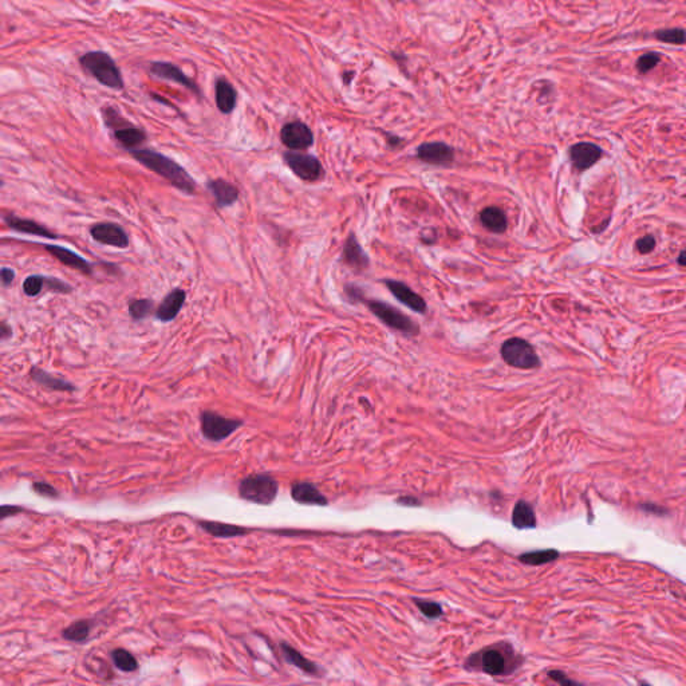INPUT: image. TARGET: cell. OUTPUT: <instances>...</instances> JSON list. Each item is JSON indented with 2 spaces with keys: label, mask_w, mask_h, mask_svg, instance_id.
Listing matches in <instances>:
<instances>
[{
  "label": "cell",
  "mask_w": 686,
  "mask_h": 686,
  "mask_svg": "<svg viewBox=\"0 0 686 686\" xmlns=\"http://www.w3.org/2000/svg\"><path fill=\"white\" fill-rule=\"evenodd\" d=\"M129 153L134 160H137L140 164H143L147 169L161 176L163 178H165L178 191H181L187 195L196 194L197 185L195 180L180 164H177L168 156H165L160 152H156L153 149H144V147L133 149Z\"/></svg>",
  "instance_id": "obj_1"
},
{
  "label": "cell",
  "mask_w": 686,
  "mask_h": 686,
  "mask_svg": "<svg viewBox=\"0 0 686 686\" xmlns=\"http://www.w3.org/2000/svg\"><path fill=\"white\" fill-rule=\"evenodd\" d=\"M79 66L83 73L93 76L102 86L112 90H123L125 87L123 72L106 51H89L79 58Z\"/></svg>",
  "instance_id": "obj_2"
},
{
  "label": "cell",
  "mask_w": 686,
  "mask_h": 686,
  "mask_svg": "<svg viewBox=\"0 0 686 686\" xmlns=\"http://www.w3.org/2000/svg\"><path fill=\"white\" fill-rule=\"evenodd\" d=\"M468 669L481 670L488 676H507L519 666L510 645H495L470 656L466 662Z\"/></svg>",
  "instance_id": "obj_3"
},
{
  "label": "cell",
  "mask_w": 686,
  "mask_h": 686,
  "mask_svg": "<svg viewBox=\"0 0 686 686\" xmlns=\"http://www.w3.org/2000/svg\"><path fill=\"white\" fill-rule=\"evenodd\" d=\"M101 112L103 123L113 132L114 140L127 152L141 147L147 141V132L127 121L116 107L105 105Z\"/></svg>",
  "instance_id": "obj_4"
},
{
  "label": "cell",
  "mask_w": 686,
  "mask_h": 686,
  "mask_svg": "<svg viewBox=\"0 0 686 686\" xmlns=\"http://www.w3.org/2000/svg\"><path fill=\"white\" fill-rule=\"evenodd\" d=\"M278 481L267 473H253L242 479L239 496L249 503L271 506L278 496Z\"/></svg>",
  "instance_id": "obj_5"
},
{
  "label": "cell",
  "mask_w": 686,
  "mask_h": 686,
  "mask_svg": "<svg viewBox=\"0 0 686 686\" xmlns=\"http://www.w3.org/2000/svg\"><path fill=\"white\" fill-rule=\"evenodd\" d=\"M243 424L242 419L228 418L211 410H202L200 413L201 435L208 441L220 442L228 439L242 428Z\"/></svg>",
  "instance_id": "obj_6"
},
{
  "label": "cell",
  "mask_w": 686,
  "mask_h": 686,
  "mask_svg": "<svg viewBox=\"0 0 686 686\" xmlns=\"http://www.w3.org/2000/svg\"><path fill=\"white\" fill-rule=\"evenodd\" d=\"M368 310L380 319L382 323H385L388 327L393 330H397L399 333H404L406 335H417L419 329L415 320L397 310L391 304L381 302V300H368L366 302Z\"/></svg>",
  "instance_id": "obj_7"
},
{
  "label": "cell",
  "mask_w": 686,
  "mask_h": 686,
  "mask_svg": "<svg viewBox=\"0 0 686 686\" xmlns=\"http://www.w3.org/2000/svg\"><path fill=\"white\" fill-rule=\"evenodd\" d=\"M501 357L510 366L516 368H537L540 366L535 349L521 338H511L503 343Z\"/></svg>",
  "instance_id": "obj_8"
},
{
  "label": "cell",
  "mask_w": 686,
  "mask_h": 686,
  "mask_svg": "<svg viewBox=\"0 0 686 686\" xmlns=\"http://www.w3.org/2000/svg\"><path fill=\"white\" fill-rule=\"evenodd\" d=\"M283 158L287 167L303 181H317L323 174L320 161L311 154L289 150L283 154Z\"/></svg>",
  "instance_id": "obj_9"
},
{
  "label": "cell",
  "mask_w": 686,
  "mask_h": 686,
  "mask_svg": "<svg viewBox=\"0 0 686 686\" xmlns=\"http://www.w3.org/2000/svg\"><path fill=\"white\" fill-rule=\"evenodd\" d=\"M147 70H149V74H152V76L163 79V81H169V82H173V83H177V85L185 87L187 90H189L191 93L196 94L197 97H201V92H200L198 86L195 83V81L191 79L187 74L184 73L174 63H171V62H152L149 65Z\"/></svg>",
  "instance_id": "obj_10"
},
{
  "label": "cell",
  "mask_w": 686,
  "mask_h": 686,
  "mask_svg": "<svg viewBox=\"0 0 686 686\" xmlns=\"http://www.w3.org/2000/svg\"><path fill=\"white\" fill-rule=\"evenodd\" d=\"M280 140L290 150H304L313 145L314 134L306 123L293 121L282 127Z\"/></svg>",
  "instance_id": "obj_11"
},
{
  "label": "cell",
  "mask_w": 686,
  "mask_h": 686,
  "mask_svg": "<svg viewBox=\"0 0 686 686\" xmlns=\"http://www.w3.org/2000/svg\"><path fill=\"white\" fill-rule=\"evenodd\" d=\"M90 236L99 245L126 248L129 236L121 225L114 222H99L90 228Z\"/></svg>",
  "instance_id": "obj_12"
},
{
  "label": "cell",
  "mask_w": 686,
  "mask_h": 686,
  "mask_svg": "<svg viewBox=\"0 0 686 686\" xmlns=\"http://www.w3.org/2000/svg\"><path fill=\"white\" fill-rule=\"evenodd\" d=\"M43 247L52 255L56 260H59L63 266L70 267L73 270L79 271L83 275H92L93 273V264L87 262L85 258L78 255L76 252H73L72 249L56 245H43Z\"/></svg>",
  "instance_id": "obj_13"
},
{
  "label": "cell",
  "mask_w": 686,
  "mask_h": 686,
  "mask_svg": "<svg viewBox=\"0 0 686 686\" xmlns=\"http://www.w3.org/2000/svg\"><path fill=\"white\" fill-rule=\"evenodd\" d=\"M421 161L430 165H448L455 158L453 149L444 143H425L417 149Z\"/></svg>",
  "instance_id": "obj_14"
},
{
  "label": "cell",
  "mask_w": 686,
  "mask_h": 686,
  "mask_svg": "<svg viewBox=\"0 0 686 686\" xmlns=\"http://www.w3.org/2000/svg\"><path fill=\"white\" fill-rule=\"evenodd\" d=\"M3 220H4V222L11 229H14L17 232H21V233H27V235H32V236H38V238H45V239H50V240H55V239L59 238L58 235H55L54 232H51L48 227L39 224L38 221L25 219V218H19V216H17L14 214L4 215Z\"/></svg>",
  "instance_id": "obj_15"
},
{
  "label": "cell",
  "mask_w": 686,
  "mask_h": 686,
  "mask_svg": "<svg viewBox=\"0 0 686 686\" xmlns=\"http://www.w3.org/2000/svg\"><path fill=\"white\" fill-rule=\"evenodd\" d=\"M385 284L398 302L404 303L406 307H409L410 310L416 311L418 314L426 313V302L424 300V298H421L405 283L398 280H385Z\"/></svg>",
  "instance_id": "obj_16"
},
{
  "label": "cell",
  "mask_w": 686,
  "mask_h": 686,
  "mask_svg": "<svg viewBox=\"0 0 686 686\" xmlns=\"http://www.w3.org/2000/svg\"><path fill=\"white\" fill-rule=\"evenodd\" d=\"M602 149L591 143H579L570 149V158L578 171H586L602 157Z\"/></svg>",
  "instance_id": "obj_17"
},
{
  "label": "cell",
  "mask_w": 686,
  "mask_h": 686,
  "mask_svg": "<svg viewBox=\"0 0 686 686\" xmlns=\"http://www.w3.org/2000/svg\"><path fill=\"white\" fill-rule=\"evenodd\" d=\"M187 300V293L181 289H174L169 294L167 295L160 306L156 310V318L160 322L168 323L174 320L176 317L180 314L183 310V306Z\"/></svg>",
  "instance_id": "obj_18"
},
{
  "label": "cell",
  "mask_w": 686,
  "mask_h": 686,
  "mask_svg": "<svg viewBox=\"0 0 686 686\" xmlns=\"http://www.w3.org/2000/svg\"><path fill=\"white\" fill-rule=\"evenodd\" d=\"M207 188L212 194V196L215 198V204L219 209L228 208L239 200V189L233 184L222 178L209 180Z\"/></svg>",
  "instance_id": "obj_19"
},
{
  "label": "cell",
  "mask_w": 686,
  "mask_h": 686,
  "mask_svg": "<svg viewBox=\"0 0 686 686\" xmlns=\"http://www.w3.org/2000/svg\"><path fill=\"white\" fill-rule=\"evenodd\" d=\"M215 99L219 112L222 114H231L238 102V93L233 85L224 76H219L215 83Z\"/></svg>",
  "instance_id": "obj_20"
},
{
  "label": "cell",
  "mask_w": 686,
  "mask_h": 686,
  "mask_svg": "<svg viewBox=\"0 0 686 686\" xmlns=\"http://www.w3.org/2000/svg\"><path fill=\"white\" fill-rule=\"evenodd\" d=\"M291 496L296 503L306 506H327V499L323 493L309 481H296L291 487Z\"/></svg>",
  "instance_id": "obj_21"
},
{
  "label": "cell",
  "mask_w": 686,
  "mask_h": 686,
  "mask_svg": "<svg viewBox=\"0 0 686 686\" xmlns=\"http://www.w3.org/2000/svg\"><path fill=\"white\" fill-rule=\"evenodd\" d=\"M198 526L207 534L212 535L214 538H220V539H231V538L245 537L248 532H251L249 528H245L242 526L221 523V521H211V520H201V521H198Z\"/></svg>",
  "instance_id": "obj_22"
},
{
  "label": "cell",
  "mask_w": 686,
  "mask_h": 686,
  "mask_svg": "<svg viewBox=\"0 0 686 686\" xmlns=\"http://www.w3.org/2000/svg\"><path fill=\"white\" fill-rule=\"evenodd\" d=\"M343 259L355 271H365L368 267V256L365 253L364 248L357 242L354 235H350L344 243L343 248Z\"/></svg>",
  "instance_id": "obj_23"
},
{
  "label": "cell",
  "mask_w": 686,
  "mask_h": 686,
  "mask_svg": "<svg viewBox=\"0 0 686 686\" xmlns=\"http://www.w3.org/2000/svg\"><path fill=\"white\" fill-rule=\"evenodd\" d=\"M30 377L34 382L39 384L41 386L46 388V389H50V391H55V392H67L73 393L75 391V386H74L72 382L66 381V380H62V378H58V377H54L52 374H50L48 371L42 370L39 368H31L30 370Z\"/></svg>",
  "instance_id": "obj_24"
},
{
  "label": "cell",
  "mask_w": 686,
  "mask_h": 686,
  "mask_svg": "<svg viewBox=\"0 0 686 686\" xmlns=\"http://www.w3.org/2000/svg\"><path fill=\"white\" fill-rule=\"evenodd\" d=\"M512 524H514V528H519V530L535 528L537 516H535L534 508L530 503H527L524 500H519L514 504V512H512Z\"/></svg>",
  "instance_id": "obj_25"
},
{
  "label": "cell",
  "mask_w": 686,
  "mask_h": 686,
  "mask_svg": "<svg viewBox=\"0 0 686 686\" xmlns=\"http://www.w3.org/2000/svg\"><path fill=\"white\" fill-rule=\"evenodd\" d=\"M93 627H94V622L93 621H90V619H78V621H74L73 623H70L67 627H65L62 630V637H63V639L69 641V642L82 643V642H86L90 638Z\"/></svg>",
  "instance_id": "obj_26"
},
{
  "label": "cell",
  "mask_w": 686,
  "mask_h": 686,
  "mask_svg": "<svg viewBox=\"0 0 686 686\" xmlns=\"http://www.w3.org/2000/svg\"><path fill=\"white\" fill-rule=\"evenodd\" d=\"M280 649H282L283 657L286 658V661L289 662V663L294 665L295 667L300 669L302 672H304L307 674H311V676H317L318 674V666L314 662L307 660L304 656H302L293 646H290L286 642H282L280 643Z\"/></svg>",
  "instance_id": "obj_27"
},
{
  "label": "cell",
  "mask_w": 686,
  "mask_h": 686,
  "mask_svg": "<svg viewBox=\"0 0 686 686\" xmlns=\"http://www.w3.org/2000/svg\"><path fill=\"white\" fill-rule=\"evenodd\" d=\"M480 220L488 231L495 233H503L508 225L506 214L497 207L486 208L480 215Z\"/></svg>",
  "instance_id": "obj_28"
},
{
  "label": "cell",
  "mask_w": 686,
  "mask_h": 686,
  "mask_svg": "<svg viewBox=\"0 0 686 686\" xmlns=\"http://www.w3.org/2000/svg\"><path fill=\"white\" fill-rule=\"evenodd\" d=\"M110 657H112V661L114 663V666L121 670V672H125V673H133L138 669V661L137 658L126 649H123V647H118V649H114L112 653H110Z\"/></svg>",
  "instance_id": "obj_29"
},
{
  "label": "cell",
  "mask_w": 686,
  "mask_h": 686,
  "mask_svg": "<svg viewBox=\"0 0 686 686\" xmlns=\"http://www.w3.org/2000/svg\"><path fill=\"white\" fill-rule=\"evenodd\" d=\"M559 557V552L555 550H541V551H532L527 552L519 557L520 562L530 565H540V564L550 563L557 561Z\"/></svg>",
  "instance_id": "obj_30"
},
{
  "label": "cell",
  "mask_w": 686,
  "mask_h": 686,
  "mask_svg": "<svg viewBox=\"0 0 686 686\" xmlns=\"http://www.w3.org/2000/svg\"><path fill=\"white\" fill-rule=\"evenodd\" d=\"M127 306L130 317L136 322L147 319L154 310V303L150 299H133Z\"/></svg>",
  "instance_id": "obj_31"
},
{
  "label": "cell",
  "mask_w": 686,
  "mask_h": 686,
  "mask_svg": "<svg viewBox=\"0 0 686 686\" xmlns=\"http://www.w3.org/2000/svg\"><path fill=\"white\" fill-rule=\"evenodd\" d=\"M46 289V276L31 275L23 282V293L27 296H37Z\"/></svg>",
  "instance_id": "obj_32"
},
{
  "label": "cell",
  "mask_w": 686,
  "mask_h": 686,
  "mask_svg": "<svg viewBox=\"0 0 686 686\" xmlns=\"http://www.w3.org/2000/svg\"><path fill=\"white\" fill-rule=\"evenodd\" d=\"M657 38L669 45H683L685 43L686 32L681 28H669L657 32Z\"/></svg>",
  "instance_id": "obj_33"
},
{
  "label": "cell",
  "mask_w": 686,
  "mask_h": 686,
  "mask_svg": "<svg viewBox=\"0 0 686 686\" xmlns=\"http://www.w3.org/2000/svg\"><path fill=\"white\" fill-rule=\"evenodd\" d=\"M413 602L416 603L419 612L429 619H437L444 614L441 605L437 602H429V601H422V599H417V598L413 599Z\"/></svg>",
  "instance_id": "obj_34"
},
{
  "label": "cell",
  "mask_w": 686,
  "mask_h": 686,
  "mask_svg": "<svg viewBox=\"0 0 686 686\" xmlns=\"http://www.w3.org/2000/svg\"><path fill=\"white\" fill-rule=\"evenodd\" d=\"M661 56L657 54V52H649V54H645L642 55L637 62L638 70L641 73H647L650 72L652 69H654L658 62H660Z\"/></svg>",
  "instance_id": "obj_35"
},
{
  "label": "cell",
  "mask_w": 686,
  "mask_h": 686,
  "mask_svg": "<svg viewBox=\"0 0 686 686\" xmlns=\"http://www.w3.org/2000/svg\"><path fill=\"white\" fill-rule=\"evenodd\" d=\"M32 490L39 495V496H43V497H48V499H58L59 497V492L56 488H54L51 484L46 483V481H35L32 484Z\"/></svg>",
  "instance_id": "obj_36"
},
{
  "label": "cell",
  "mask_w": 686,
  "mask_h": 686,
  "mask_svg": "<svg viewBox=\"0 0 686 686\" xmlns=\"http://www.w3.org/2000/svg\"><path fill=\"white\" fill-rule=\"evenodd\" d=\"M656 247V239L650 235L641 238L637 242V249L641 253H649Z\"/></svg>",
  "instance_id": "obj_37"
},
{
  "label": "cell",
  "mask_w": 686,
  "mask_h": 686,
  "mask_svg": "<svg viewBox=\"0 0 686 686\" xmlns=\"http://www.w3.org/2000/svg\"><path fill=\"white\" fill-rule=\"evenodd\" d=\"M0 276H1L3 287H10L11 283L15 280V271L12 269H8V267H3L0 271Z\"/></svg>",
  "instance_id": "obj_38"
},
{
  "label": "cell",
  "mask_w": 686,
  "mask_h": 686,
  "mask_svg": "<svg viewBox=\"0 0 686 686\" xmlns=\"http://www.w3.org/2000/svg\"><path fill=\"white\" fill-rule=\"evenodd\" d=\"M23 511L22 507H18V506H1L0 508V519L4 520L10 516H17L18 514H21Z\"/></svg>",
  "instance_id": "obj_39"
},
{
  "label": "cell",
  "mask_w": 686,
  "mask_h": 686,
  "mask_svg": "<svg viewBox=\"0 0 686 686\" xmlns=\"http://www.w3.org/2000/svg\"><path fill=\"white\" fill-rule=\"evenodd\" d=\"M548 676H550V678H552L554 681H557V683H558V684H561V685H574V684H575L574 681L568 680V678L565 677V674H563L562 672H557V670H554V672H550V673H548Z\"/></svg>",
  "instance_id": "obj_40"
},
{
  "label": "cell",
  "mask_w": 686,
  "mask_h": 686,
  "mask_svg": "<svg viewBox=\"0 0 686 686\" xmlns=\"http://www.w3.org/2000/svg\"><path fill=\"white\" fill-rule=\"evenodd\" d=\"M12 335V330L10 329V326L6 323V322H1V327H0V337L3 340H7Z\"/></svg>",
  "instance_id": "obj_41"
},
{
  "label": "cell",
  "mask_w": 686,
  "mask_h": 686,
  "mask_svg": "<svg viewBox=\"0 0 686 686\" xmlns=\"http://www.w3.org/2000/svg\"><path fill=\"white\" fill-rule=\"evenodd\" d=\"M398 503H402V506H419V500H417L415 497H401L397 500Z\"/></svg>",
  "instance_id": "obj_42"
},
{
  "label": "cell",
  "mask_w": 686,
  "mask_h": 686,
  "mask_svg": "<svg viewBox=\"0 0 686 686\" xmlns=\"http://www.w3.org/2000/svg\"><path fill=\"white\" fill-rule=\"evenodd\" d=\"M678 263H680L681 266L686 267V251H683V252L680 253V256H678Z\"/></svg>",
  "instance_id": "obj_43"
}]
</instances>
